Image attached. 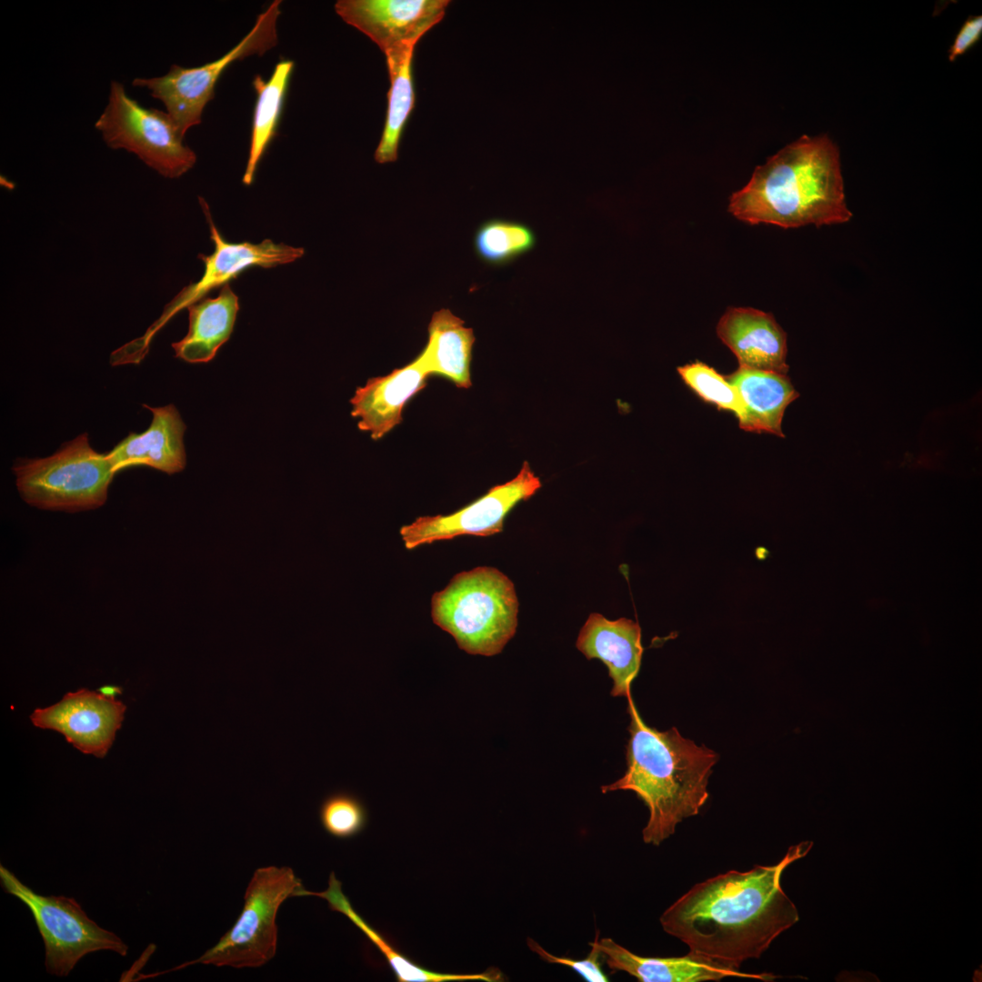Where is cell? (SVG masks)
<instances>
[{"label": "cell", "instance_id": "obj_20", "mask_svg": "<svg viewBox=\"0 0 982 982\" xmlns=\"http://www.w3.org/2000/svg\"><path fill=\"white\" fill-rule=\"evenodd\" d=\"M189 329L173 343L175 356L187 363H207L230 338L239 310L238 296L229 284L216 297H203L187 306Z\"/></svg>", "mask_w": 982, "mask_h": 982}, {"label": "cell", "instance_id": "obj_13", "mask_svg": "<svg viewBox=\"0 0 982 982\" xmlns=\"http://www.w3.org/2000/svg\"><path fill=\"white\" fill-rule=\"evenodd\" d=\"M448 0H339L336 13L386 54L418 41L444 17Z\"/></svg>", "mask_w": 982, "mask_h": 982}, {"label": "cell", "instance_id": "obj_14", "mask_svg": "<svg viewBox=\"0 0 982 982\" xmlns=\"http://www.w3.org/2000/svg\"><path fill=\"white\" fill-rule=\"evenodd\" d=\"M613 971H623L641 982H702L718 981L726 977L753 978L763 981L774 979L767 973H745L739 967L692 952L682 957H653L634 954L612 938L593 941Z\"/></svg>", "mask_w": 982, "mask_h": 982}, {"label": "cell", "instance_id": "obj_3", "mask_svg": "<svg viewBox=\"0 0 982 982\" xmlns=\"http://www.w3.org/2000/svg\"><path fill=\"white\" fill-rule=\"evenodd\" d=\"M627 700L630 737L626 770L601 790L636 793L649 811L643 840L658 846L675 833L683 819L699 813L709 797L708 779L718 756L685 738L676 727L659 731L646 726L631 695Z\"/></svg>", "mask_w": 982, "mask_h": 982}, {"label": "cell", "instance_id": "obj_12", "mask_svg": "<svg viewBox=\"0 0 982 982\" xmlns=\"http://www.w3.org/2000/svg\"><path fill=\"white\" fill-rule=\"evenodd\" d=\"M126 706L101 693L80 689L30 716L36 727L55 730L84 754L103 758L121 727Z\"/></svg>", "mask_w": 982, "mask_h": 982}, {"label": "cell", "instance_id": "obj_2", "mask_svg": "<svg viewBox=\"0 0 982 982\" xmlns=\"http://www.w3.org/2000/svg\"><path fill=\"white\" fill-rule=\"evenodd\" d=\"M728 211L750 225L784 228L848 222L837 145L827 135H802L756 167L732 194Z\"/></svg>", "mask_w": 982, "mask_h": 982}, {"label": "cell", "instance_id": "obj_25", "mask_svg": "<svg viewBox=\"0 0 982 982\" xmlns=\"http://www.w3.org/2000/svg\"><path fill=\"white\" fill-rule=\"evenodd\" d=\"M535 245L536 235L527 225L501 218L483 222L474 235L475 253L490 266L507 265Z\"/></svg>", "mask_w": 982, "mask_h": 982}, {"label": "cell", "instance_id": "obj_1", "mask_svg": "<svg viewBox=\"0 0 982 982\" xmlns=\"http://www.w3.org/2000/svg\"><path fill=\"white\" fill-rule=\"evenodd\" d=\"M811 841L788 848L775 865L730 870L693 886L660 917L664 931L689 951L739 967L759 958L798 919L781 887L785 869L809 852Z\"/></svg>", "mask_w": 982, "mask_h": 982}, {"label": "cell", "instance_id": "obj_15", "mask_svg": "<svg viewBox=\"0 0 982 982\" xmlns=\"http://www.w3.org/2000/svg\"><path fill=\"white\" fill-rule=\"evenodd\" d=\"M716 333L739 366L787 375V335L774 316L751 307H730Z\"/></svg>", "mask_w": 982, "mask_h": 982}, {"label": "cell", "instance_id": "obj_17", "mask_svg": "<svg viewBox=\"0 0 982 982\" xmlns=\"http://www.w3.org/2000/svg\"><path fill=\"white\" fill-rule=\"evenodd\" d=\"M428 376L415 358L386 376L369 378L350 399L358 428L373 440L381 439L401 423L405 406L425 387Z\"/></svg>", "mask_w": 982, "mask_h": 982}, {"label": "cell", "instance_id": "obj_30", "mask_svg": "<svg viewBox=\"0 0 982 982\" xmlns=\"http://www.w3.org/2000/svg\"><path fill=\"white\" fill-rule=\"evenodd\" d=\"M99 692L107 697L115 698V695L121 694V689L115 686H104Z\"/></svg>", "mask_w": 982, "mask_h": 982}, {"label": "cell", "instance_id": "obj_22", "mask_svg": "<svg viewBox=\"0 0 982 982\" xmlns=\"http://www.w3.org/2000/svg\"><path fill=\"white\" fill-rule=\"evenodd\" d=\"M297 893L296 897H319L327 901L331 910L345 915L386 957L398 982H496L503 980L502 973L495 968L480 974L439 973L426 969L410 960L353 908L349 899L342 891V883L336 877L334 872H331L329 876L328 887L325 891L313 892L303 888Z\"/></svg>", "mask_w": 982, "mask_h": 982}, {"label": "cell", "instance_id": "obj_27", "mask_svg": "<svg viewBox=\"0 0 982 982\" xmlns=\"http://www.w3.org/2000/svg\"><path fill=\"white\" fill-rule=\"evenodd\" d=\"M319 818L327 834L346 839L365 829L367 812L357 797L347 792H336L323 800L319 808Z\"/></svg>", "mask_w": 982, "mask_h": 982}, {"label": "cell", "instance_id": "obj_4", "mask_svg": "<svg viewBox=\"0 0 982 982\" xmlns=\"http://www.w3.org/2000/svg\"><path fill=\"white\" fill-rule=\"evenodd\" d=\"M518 600L501 571L478 566L455 575L431 598V617L470 655L496 656L515 636Z\"/></svg>", "mask_w": 982, "mask_h": 982}, {"label": "cell", "instance_id": "obj_24", "mask_svg": "<svg viewBox=\"0 0 982 982\" xmlns=\"http://www.w3.org/2000/svg\"><path fill=\"white\" fill-rule=\"evenodd\" d=\"M416 45H405L385 54L390 87L385 125L375 152V159L379 164L397 159L403 130L415 108L413 58Z\"/></svg>", "mask_w": 982, "mask_h": 982}, {"label": "cell", "instance_id": "obj_28", "mask_svg": "<svg viewBox=\"0 0 982 982\" xmlns=\"http://www.w3.org/2000/svg\"><path fill=\"white\" fill-rule=\"evenodd\" d=\"M527 946L531 951L537 954L545 961L569 967L588 982L608 981L607 977L601 969L600 957H602V954L594 942L590 943V953L582 960L552 955L530 937L527 938Z\"/></svg>", "mask_w": 982, "mask_h": 982}, {"label": "cell", "instance_id": "obj_26", "mask_svg": "<svg viewBox=\"0 0 982 982\" xmlns=\"http://www.w3.org/2000/svg\"><path fill=\"white\" fill-rule=\"evenodd\" d=\"M684 382L705 401L719 408L732 411L738 420L744 414V405L737 389L725 376L702 362L677 368Z\"/></svg>", "mask_w": 982, "mask_h": 982}, {"label": "cell", "instance_id": "obj_5", "mask_svg": "<svg viewBox=\"0 0 982 982\" xmlns=\"http://www.w3.org/2000/svg\"><path fill=\"white\" fill-rule=\"evenodd\" d=\"M13 471L22 498L41 509L77 512L100 507L116 472L95 451L86 434L45 458L21 459Z\"/></svg>", "mask_w": 982, "mask_h": 982}, {"label": "cell", "instance_id": "obj_21", "mask_svg": "<svg viewBox=\"0 0 982 982\" xmlns=\"http://www.w3.org/2000/svg\"><path fill=\"white\" fill-rule=\"evenodd\" d=\"M426 346L416 357L428 376H443L459 388L472 386L474 331L448 309L434 312L427 327Z\"/></svg>", "mask_w": 982, "mask_h": 982}, {"label": "cell", "instance_id": "obj_10", "mask_svg": "<svg viewBox=\"0 0 982 982\" xmlns=\"http://www.w3.org/2000/svg\"><path fill=\"white\" fill-rule=\"evenodd\" d=\"M542 484L527 461L518 474L505 484L492 486L485 495L449 515L425 516L400 527L406 549L459 536H488L503 530L506 515L521 501L533 496Z\"/></svg>", "mask_w": 982, "mask_h": 982}, {"label": "cell", "instance_id": "obj_23", "mask_svg": "<svg viewBox=\"0 0 982 982\" xmlns=\"http://www.w3.org/2000/svg\"><path fill=\"white\" fill-rule=\"evenodd\" d=\"M294 68V61L281 60L275 65L267 80L259 75L253 79L256 99L252 117L248 158L242 178L246 185L253 184L257 166L276 135Z\"/></svg>", "mask_w": 982, "mask_h": 982}, {"label": "cell", "instance_id": "obj_8", "mask_svg": "<svg viewBox=\"0 0 982 982\" xmlns=\"http://www.w3.org/2000/svg\"><path fill=\"white\" fill-rule=\"evenodd\" d=\"M0 879L4 890L31 911L45 944L48 973L66 977L83 957L95 951L126 956L128 946L90 919L75 898L36 894L3 865Z\"/></svg>", "mask_w": 982, "mask_h": 982}, {"label": "cell", "instance_id": "obj_16", "mask_svg": "<svg viewBox=\"0 0 982 982\" xmlns=\"http://www.w3.org/2000/svg\"><path fill=\"white\" fill-rule=\"evenodd\" d=\"M576 646L587 659H599L607 666L613 680L611 696L630 695L643 653L641 628L636 622L625 617L609 620L592 613L579 632Z\"/></svg>", "mask_w": 982, "mask_h": 982}, {"label": "cell", "instance_id": "obj_29", "mask_svg": "<svg viewBox=\"0 0 982 982\" xmlns=\"http://www.w3.org/2000/svg\"><path fill=\"white\" fill-rule=\"evenodd\" d=\"M982 34V16H970L961 26L948 50V59L953 62L965 54L980 38Z\"/></svg>", "mask_w": 982, "mask_h": 982}, {"label": "cell", "instance_id": "obj_11", "mask_svg": "<svg viewBox=\"0 0 982 982\" xmlns=\"http://www.w3.org/2000/svg\"><path fill=\"white\" fill-rule=\"evenodd\" d=\"M200 205L207 220L210 238L215 249L210 255L200 254L198 257L204 263V273L195 283L184 287L165 307L160 318L146 331L145 335L135 340L137 346L145 349L154 334L175 313L195 303L216 287L229 284L243 271L259 266L271 268L289 264L302 257V247L286 244H276L270 239L261 243H231L220 235L213 222L209 206L203 197H199Z\"/></svg>", "mask_w": 982, "mask_h": 982}, {"label": "cell", "instance_id": "obj_19", "mask_svg": "<svg viewBox=\"0 0 982 982\" xmlns=\"http://www.w3.org/2000/svg\"><path fill=\"white\" fill-rule=\"evenodd\" d=\"M726 378L737 389L744 405L740 428L784 437L781 428L784 412L799 396L788 376L739 366Z\"/></svg>", "mask_w": 982, "mask_h": 982}, {"label": "cell", "instance_id": "obj_9", "mask_svg": "<svg viewBox=\"0 0 982 982\" xmlns=\"http://www.w3.org/2000/svg\"><path fill=\"white\" fill-rule=\"evenodd\" d=\"M280 0L273 1L256 18L247 35L220 58L196 67L173 65L162 76L132 81L134 86L145 87L160 100L181 134L202 121L203 111L215 97V85L225 70L235 61L251 55H262L277 45V20Z\"/></svg>", "mask_w": 982, "mask_h": 982}, {"label": "cell", "instance_id": "obj_6", "mask_svg": "<svg viewBox=\"0 0 982 982\" xmlns=\"http://www.w3.org/2000/svg\"><path fill=\"white\" fill-rule=\"evenodd\" d=\"M302 888L301 879L291 867L257 868L246 889L243 909L233 927L201 957L171 970L198 963L235 968L264 966L276 952L278 908Z\"/></svg>", "mask_w": 982, "mask_h": 982}, {"label": "cell", "instance_id": "obj_18", "mask_svg": "<svg viewBox=\"0 0 982 982\" xmlns=\"http://www.w3.org/2000/svg\"><path fill=\"white\" fill-rule=\"evenodd\" d=\"M145 406L153 414L149 427L141 434H129L106 453L115 471L137 466L169 475L182 471L186 464L183 442L186 426L177 409L173 405Z\"/></svg>", "mask_w": 982, "mask_h": 982}, {"label": "cell", "instance_id": "obj_7", "mask_svg": "<svg viewBox=\"0 0 982 982\" xmlns=\"http://www.w3.org/2000/svg\"><path fill=\"white\" fill-rule=\"evenodd\" d=\"M106 145L135 154L166 178H178L194 167L196 155L166 113L145 108L112 81L107 104L95 123Z\"/></svg>", "mask_w": 982, "mask_h": 982}]
</instances>
